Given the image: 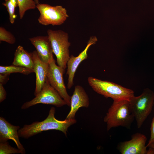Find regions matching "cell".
Returning a JSON list of instances; mask_svg holds the SVG:
<instances>
[{"mask_svg": "<svg viewBox=\"0 0 154 154\" xmlns=\"http://www.w3.org/2000/svg\"><path fill=\"white\" fill-rule=\"evenodd\" d=\"M89 105V97L84 89L80 85L75 86L71 96L70 110L66 118L75 119L76 114L80 108H87Z\"/></svg>", "mask_w": 154, "mask_h": 154, "instance_id": "cell-13", "label": "cell"}, {"mask_svg": "<svg viewBox=\"0 0 154 154\" xmlns=\"http://www.w3.org/2000/svg\"><path fill=\"white\" fill-rule=\"evenodd\" d=\"M97 41L96 36L91 37L85 48L78 56L75 57L72 55L70 56L67 64L66 74L68 76L67 86L68 89H70L74 85L73 80L78 66L83 60L88 58L87 51L89 47L96 44Z\"/></svg>", "mask_w": 154, "mask_h": 154, "instance_id": "cell-10", "label": "cell"}, {"mask_svg": "<svg viewBox=\"0 0 154 154\" xmlns=\"http://www.w3.org/2000/svg\"><path fill=\"white\" fill-rule=\"evenodd\" d=\"M12 65L34 70V63L32 52L29 53L19 45L14 53Z\"/></svg>", "mask_w": 154, "mask_h": 154, "instance_id": "cell-15", "label": "cell"}, {"mask_svg": "<svg viewBox=\"0 0 154 154\" xmlns=\"http://www.w3.org/2000/svg\"><path fill=\"white\" fill-rule=\"evenodd\" d=\"M33 72H35L33 70L13 65L7 66H0V73L10 74L12 73H19L28 75Z\"/></svg>", "mask_w": 154, "mask_h": 154, "instance_id": "cell-16", "label": "cell"}, {"mask_svg": "<svg viewBox=\"0 0 154 154\" xmlns=\"http://www.w3.org/2000/svg\"><path fill=\"white\" fill-rule=\"evenodd\" d=\"M154 104V92L145 88L142 94L134 96L129 101L130 108L135 119L137 127L140 128L151 113Z\"/></svg>", "mask_w": 154, "mask_h": 154, "instance_id": "cell-4", "label": "cell"}, {"mask_svg": "<svg viewBox=\"0 0 154 154\" xmlns=\"http://www.w3.org/2000/svg\"><path fill=\"white\" fill-rule=\"evenodd\" d=\"M19 8V14L22 19L27 11L36 8L37 4L34 0H17Z\"/></svg>", "mask_w": 154, "mask_h": 154, "instance_id": "cell-17", "label": "cell"}, {"mask_svg": "<svg viewBox=\"0 0 154 154\" xmlns=\"http://www.w3.org/2000/svg\"><path fill=\"white\" fill-rule=\"evenodd\" d=\"M34 63V70L36 77V86L34 94L36 96L41 91L47 78L49 63L42 61L36 50L32 52Z\"/></svg>", "mask_w": 154, "mask_h": 154, "instance_id": "cell-14", "label": "cell"}, {"mask_svg": "<svg viewBox=\"0 0 154 154\" xmlns=\"http://www.w3.org/2000/svg\"><path fill=\"white\" fill-rule=\"evenodd\" d=\"M151 147L154 149V143H153L149 144L147 147Z\"/></svg>", "mask_w": 154, "mask_h": 154, "instance_id": "cell-25", "label": "cell"}, {"mask_svg": "<svg viewBox=\"0 0 154 154\" xmlns=\"http://www.w3.org/2000/svg\"><path fill=\"white\" fill-rule=\"evenodd\" d=\"M56 110L51 107L47 117L41 121H36L30 125H25L18 131L19 137L27 139L42 131L56 130L62 132L65 135L68 128L76 123L75 119H66L59 120L55 117Z\"/></svg>", "mask_w": 154, "mask_h": 154, "instance_id": "cell-1", "label": "cell"}, {"mask_svg": "<svg viewBox=\"0 0 154 154\" xmlns=\"http://www.w3.org/2000/svg\"><path fill=\"white\" fill-rule=\"evenodd\" d=\"M35 2L37 5L39 3L38 0H34Z\"/></svg>", "mask_w": 154, "mask_h": 154, "instance_id": "cell-26", "label": "cell"}, {"mask_svg": "<svg viewBox=\"0 0 154 154\" xmlns=\"http://www.w3.org/2000/svg\"><path fill=\"white\" fill-rule=\"evenodd\" d=\"M147 140L144 135L136 133L131 135L130 140L119 143L117 148L121 154H147Z\"/></svg>", "mask_w": 154, "mask_h": 154, "instance_id": "cell-9", "label": "cell"}, {"mask_svg": "<svg viewBox=\"0 0 154 154\" xmlns=\"http://www.w3.org/2000/svg\"><path fill=\"white\" fill-rule=\"evenodd\" d=\"M0 41H3L11 44H13L16 42V38L10 32L7 31L4 28L1 27Z\"/></svg>", "mask_w": 154, "mask_h": 154, "instance_id": "cell-20", "label": "cell"}, {"mask_svg": "<svg viewBox=\"0 0 154 154\" xmlns=\"http://www.w3.org/2000/svg\"><path fill=\"white\" fill-rule=\"evenodd\" d=\"M29 39L36 49L37 54L42 62L49 63L54 58L51 42L48 35L37 36Z\"/></svg>", "mask_w": 154, "mask_h": 154, "instance_id": "cell-11", "label": "cell"}, {"mask_svg": "<svg viewBox=\"0 0 154 154\" xmlns=\"http://www.w3.org/2000/svg\"><path fill=\"white\" fill-rule=\"evenodd\" d=\"M88 81L90 86L97 93L114 100H126L129 101L135 96L132 90L114 83L104 81L90 76Z\"/></svg>", "mask_w": 154, "mask_h": 154, "instance_id": "cell-3", "label": "cell"}, {"mask_svg": "<svg viewBox=\"0 0 154 154\" xmlns=\"http://www.w3.org/2000/svg\"><path fill=\"white\" fill-rule=\"evenodd\" d=\"M20 128L19 126L13 125L3 117H0V142L12 140L15 143L17 148L24 154L25 153V150L20 141L18 133Z\"/></svg>", "mask_w": 154, "mask_h": 154, "instance_id": "cell-12", "label": "cell"}, {"mask_svg": "<svg viewBox=\"0 0 154 154\" xmlns=\"http://www.w3.org/2000/svg\"><path fill=\"white\" fill-rule=\"evenodd\" d=\"M36 8L40 13L38 21L44 25H60L69 17L66 9L61 5L52 6L47 4L39 3L37 5Z\"/></svg>", "mask_w": 154, "mask_h": 154, "instance_id": "cell-6", "label": "cell"}, {"mask_svg": "<svg viewBox=\"0 0 154 154\" xmlns=\"http://www.w3.org/2000/svg\"><path fill=\"white\" fill-rule=\"evenodd\" d=\"M7 141L0 142V154H23L22 152L18 148L17 149L11 146Z\"/></svg>", "mask_w": 154, "mask_h": 154, "instance_id": "cell-19", "label": "cell"}, {"mask_svg": "<svg viewBox=\"0 0 154 154\" xmlns=\"http://www.w3.org/2000/svg\"><path fill=\"white\" fill-rule=\"evenodd\" d=\"M40 103L52 105L57 107L66 105L65 101L50 85L47 78L41 91L32 100L25 103L21 109H27Z\"/></svg>", "mask_w": 154, "mask_h": 154, "instance_id": "cell-7", "label": "cell"}, {"mask_svg": "<svg viewBox=\"0 0 154 154\" xmlns=\"http://www.w3.org/2000/svg\"><path fill=\"white\" fill-rule=\"evenodd\" d=\"M47 33L58 65L65 70L70 57L69 47L70 43L68 41V34L61 30L50 29L47 30Z\"/></svg>", "mask_w": 154, "mask_h": 154, "instance_id": "cell-5", "label": "cell"}, {"mask_svg": "<svg viewBox=\"0 0 154 154\" xmlns=\"http://www.w3.org/2000/svg\"><path fill=\"white\" fill-rule=\"evenodd\" d=\"M149 147V149L147 150V154H154V149L151 147Z\"/></svg>", "mask_w": 154, "mask_h": 154, "instance_id": "cell-24", "label": "cell"}, {"mask_svg": "<svg viewBox=\"0 0 154 154\" xmlns=\"http://www.w3.org/2000/svg\"><path fill=\"white\" fill-rule=\"evenodd\" d=\"M10 74L0 73V83L3 85L6 84L9 79Z\"/></svg>", "mask_w": 154, "mask_h": 154, "instance_id": "cell-23", "label": "cell"}, {"mask_svg": "<svg viewBox=\"0 0 154 154\" xmlns=\"http://www.w3.org/2000/svg\"><path fill=\"white\" fill-rule=\"evenodd\" d=\"M7 93L3 86V85L0 83V102L4 100L6 98Z\"/></svg>", "mask_w": 154, "mask_h": 154, "instance_id": "cell-22", "label": "cell"}, {"mask_svg": "<svg viewBox=\"0 0 154 154\" xmlns=\"http://www.w3.org/2000/svg\"><path fill=\"white\" fill-rule=\"evenodd\" d=\"M135 118L131 110L129 101L114 100L104 119L107 124V130L122 126L130 129Z\"/></svg>", "mask_w": 154, "mask_h": 154, "instance_id": "cell-2", "label": "cell"}, {"mask_svg": "<svg viewBox=\"0 0 154 154\" xmlns=\"http://www.w3.org/2000/svg\"><path fill=\"white\" fill-rule=\"evenodd\" d=\"M2 4L6 7L9 15L10 23L13 24L17 17L15 14V9L18 7L17 0H5Z\"/></svg>", "mask_w": 154, "mask_h": 154, "instance_id": "cell-18", "label": "cell"}, {"mask_svg": "<svg viewBox=\"0 0 154 154\" xmlns=\"http://www.w3.org/2000/svg\"><path fill=\"white\" fill-rule=\"evenodd\" d=\"M65 72V69L57 66L54 58L49 63L47 78L51 86L65 101L66 105L70 106L71 96L68 94L64 83L63 75Z\"/></svg>", "mask_w": 154, "mask_h": 154, "instance_id": "cell-8", "label": "cell"}, {"mask_svg": "<svg viewBox=\"0 0 154 154\" xmlns=\"http://www.w3.org/2000/svg\"><path fill=\"white\" fill-rule=\"evenodd\" d=\"M150 138L148 144L146 145L147 147L149 144L152 143H154V116L152 120L150 128Z\"/></svg>", "mask_w": 154, "mask_h": 154, "instance_id": "cell-21", "label": "cell"}]
</instances>
